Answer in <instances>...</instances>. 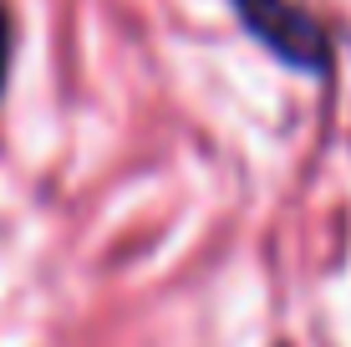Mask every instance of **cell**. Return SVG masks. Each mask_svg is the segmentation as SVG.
<instances>
[{"label":"cell","mask_w":351,"mask_h":347,"mask_svg":"<svg viewBox=\"0 0 351 347\" xmlns=\"http://www.w3.org/2000/svg\"><path fill=\"white\" fill-rule=\"evenodd\" d=\"M10 62H16V31H10V10L0 5V98H5V77Z\"/></svg>","instance_id":"obj_2"},{"label":"cell","mask_w":351,"mask_h":347,"mask_svg":"<svg viewBox=\"0 0 351 347\" xmlns=\"http://www.w3.org/2000/svg\"><path fill=\"white\" fill-rule=\"evenodd\" d=\"M229 5H234L239 26L255 36L280 67L316 71V77L331 67V36H326L321 21L306 16L295 0H229Z\"/></svg>","instance_id":"obj_1"}]
</instances>
